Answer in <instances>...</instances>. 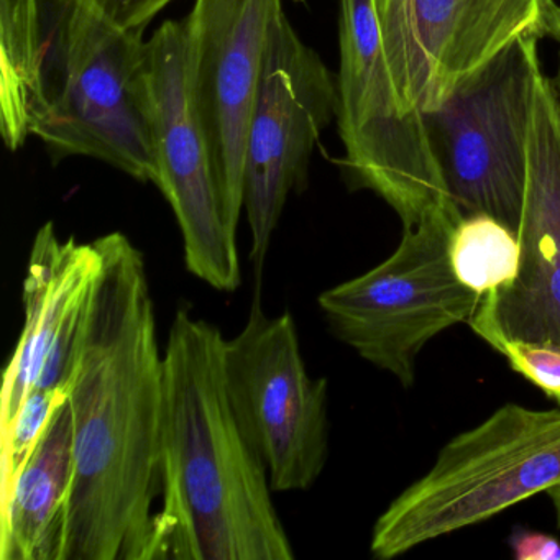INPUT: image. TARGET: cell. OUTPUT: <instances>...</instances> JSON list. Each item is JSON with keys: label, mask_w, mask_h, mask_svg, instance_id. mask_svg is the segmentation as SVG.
I'll return each instance as SVG.
<instances>
[{"label": "cell", "mask_w": 560, "mask_h": 560, "mask_svg": "<svg viewBox=\"0 0 560 560\" xmlns=\"http://www.w3.org/2000/svg\"><path fill=\"white\" fill-rule=\"evenodd\" d=\"M145 60V31L122 27L91 0H60L51 11L42 106L32 127L51 162L84 156L159 185Z\"/></svg>", "instance_id": "3"}, {"label": "cell", "mask_w": 560, "mask_h": 560, "mask_svg": "<svg viewBox=\"0 0 560 560\" xmlns=\"http://www.w3.org/2000/svg\"><path fill=\"white\" fill-rule=\"evenodd\" d=\"M517 238L521 268L506 290L480 298L471 329L560 347V97L537 68L526 145V191Z\"/></svg>", "instance_id": "13"}, {"label": "cell", "mask_w": 560, "mask_h": 560, "mask_svg": "<svg viewBox=\"0 0 560 560\" xmlns=\"http://www.w3.org/2000/svg\"><path fill=\"white\" fill-rule=\"evenodd\" d=\"M547 494H549L550 501H552L553 510H556L557 521H559L560 524V485L559 487L550 488V490L547 491Z\"/></svg>", "instance_id": "21"}, {"label": "cell", "mask_w": 560, "mask_h": 560, "mask_svg": "<svg viewBox=\"0 0 560 560\" xmlns=\"http://www.w3.org/2000/svg\"><path fill=\"white\" fill-rule=\"evenodd\" d=\"M225 339L179 310L163 350L162 462L153 560H293L267 468L225 386Z\"/></svg>", "instance_id": "2"}, {"label": "cell", "mask_w": 560, "mask_h": 560, "mask_svg": "<svg viewBox=\"0 0 560 560\" xmlns=\"http://www.w3.org/2000/svg\"><path fill=\"white\" fill-rule=\"evenodd\" d=\"M100 273L67 386L73 483L63 560H153L163 376L142 252L120 232L94 241Z\"/></svg>", "instance_id": "1"}, {"label": "cell", "mask_w": 560, "mask_h": 560, "mask_svg": "<svg viewBox=\"0 0 560 560\" xmlns=\"http://www.w3.org/2000/svg\"><path fill=\"white\" fill-rule=\"evenodd\" d=\"M336 117L332 73L281 9L268 28L245 152L244 211L257 273L288 199L306 189L314 147Z\"/></svg>", "instance_id": "11"}, {"label": "cell", "mask_w": 560, "mask_h": 560, "mask_svg": "<svg viewBox=\"0 0 560 560\" xmlns=\"http://www.w3.org/2000/svg\"><path fill=\"white\" fill-rule=\"evenodd\" d=\"M483 340L501 355L506 357L514 372L520 373L560 405V347L510 339L500 332L488 334Z\"/></svg>", "instance_id": "18"}, {"label": "cell", "mask_w": 560, "mask_h": 560, "mask_svg": "<svg viewBox=\"0 0 560 560\" xmlns=\"http://www.w3.org/2000/svg\"><path fill=\"white\" fill-rule=\"evenodd\" d=\"M145 106L159 185L182 231L188 271L218 291L242 283L237 232L219 196L208 139L189 86L188 25L166 21L147 40Z\"/></svg>", "instance_id": "10"}, {"label": "cell", "mask_w": 560, "mask_h": 560, "mask_svg": "<svg viewBox=\"0 0 560 560\" xmlns=\"http://www.w3.org/2000/svg\"><path fill=\"white\" fill-rule=\"evenodd\" d=\"M100 267L94 242L60 238L54 222L35 235L22 293L24 326L0 392V429L35 386L67 389Z\"/></svg>", "instance_id": "14"}, {"label": "cell", "mask_w": 560, "mask_h": 560, "mask_svg": "<svg viewBox=\"0 0 560 560\" xmlns=\"http://www.w3.org/2000/svg\"><path fill=\"white\" fill-rule=\"evenodd\" d=\"M232 408L273 491L310 490L329 458V383L313 378L293 314L270 317L255 296L222 352Z\"/></svg>", "instance_id": "7"}, {"label": "cell", "mask_w": 560, "mask_h": 560, "mask_svg": "<svg viewBox=\"0 0 560 560\" xmlns=\"http://www.w3.org/2000/svg\"><path fill=\"white\" fill-rule=\"evenodd\" d=\"M281 0H196L188 25L189 86L208 139L222 209L237 232L245 152L268 28Z\"/></svg>", "instance_id": "12"}, {"label": "cell", "mask_w": 560, "mask_h": 560, "mask_svg": "<svg viewBox=\"0 0 560 560\" xmlns=\"http://www.w3.org/2000/svg\"><path fill=\"white\" fill-rule=\"evenodd\" d=\"M337 126L353 188L382 198L412 228L452 202L425 114L398 103L372 0H339Z\"/></svg>", "instance_id": "6"}, {"label": "cell", "mask_w": 560, "mask_h": 560, "mask_svg": "<svg viewBox=\"0 0 560 560\" xmlns=\"http://www.w3.org/2000/svg\"><path fill=\"white\" fill-rule=\"evenodd\" d=\"M539 42L524 38L498 55L451 100L428 114L452 201L462 214H488L520 229L526 145Z\"/></svg>", "instance_id": "9"}, {"label": "cell", "mask_w": 560, "mask_h": 560, "mask_svg": "<svg viewBox=\"0 0 560 560\" xmlns=\"http://www.w3.org/2000/svg\"><path fill=\"white\" fill-rule=\"evenodd\" d=\"M73 483V412L68 398L0 500V560H63Z\"/></svg>", "instance_id": "15"}, {"label": "cell", "mask_w": 560, "mask_h": 560, "mask_svg": "<svg viewBox=\"0 0 560 560\" xmlns=\"http://www.w3.org/2000/svg\"><path fill=\"white\" fill-rule=\"evenodd\" d=\"M406 114H434L524 38L560 44L557 0H372Z\"/></svg>", "instance_id": "8"}, {"label": "cell", "mask_w": 560, "mask_h": 560, "mask_svg": "<svg viewBox=\"0 0 560 560\" xmlns=\"http://www.w3.org/2000/svg\"><path fill=\"white\" fill-rule=\"evenodd\" d=\"M510 546L516 560L560 559L559 540L539 530H516L511 536Z\"/></svg>", "instance_id": "20"}, {"label": "cell", "mask_w": 560, "mask_h": 560, "mask_svg": "<svg viewBox=\"0 0 560 560\" xmlns=\"http://www.w3.org/2000/svg\"><path fill=\"white\" fill-rule=\"evenodd\" d=\"M448 255L457 280L478 298L501 293L520 275L516 232L488 214H468L458 221Z\"/></svg>", "instance_id": "16"}, {"label": "cell", "mask_w": 560, "mask_h": 560, "mask_svg": "<svg viewBox=\"0 0 560 560\" xmlns=\"http://www.w3.org/2000/svg\"><path fill=\"white\" fill-rule=\"evenodd\" d=\"M462 218L454 201L442 206L402 229L398 247L378 267L317 300L334 336L405 388L415 385L422 349L468 323L480 301L452 270L448 247Z\"/></svg>", "instance_id": "5"}, {"label": "cell", "mask_w": 560, "mask_h": 560, "mask_svg": "<svg viewBox=\"0 0 560 560\" xmlns=\"http://www.w3.org/2000/svg\"><path fill=\"white\" fill-rule=\"evenodd\" d=\"M553 86H556L557 94L560 97V44L559 51H557V65H556V73L552 77Z\"/></svg>", "instance_id": "22"}, {"label": "cell", "mask_w": 560, "mask_h": 560, "mask_svg": "<svg viewBox=\"0 0 560 560\" xmlns=\"http://www.w3.org/2000/svg\"><path fill=\"white\" fill-rule=\"evenodd\" d=\"M559 485L560 409L508 402L441 448L431 470L376 520L370 549L395 559Z\"/></svg>", "instance_id": "4"}, {"label": "cell", "mask_w": 560, "mask_h": 560, "mask_svg": "<svg viewBox=\"0 0 560 560\" xmlns=\"http://www.w3.org/2000/svg\"><path fill=\"white\" fill-rule=\"evenodd\" d=\"M117 24L133 31H147L150 22L175 0H91Z\"/></svg>", "instance_id": "19"}, {"label": "cell", "mask_w": 560, "mask_h": 560, "mask_svg": "<svg viewBox=\"0 0 560 560\" xmlns=\"http://www.w3.org/2000/svg\"><path fill=\"white\" fill-rule=\"evenodd\" d=\"M67 398V389L35 386L25 396L14 419L0 429V500L8 497Z\"/></svg>", "instance_id": "17"}]
</instances>
